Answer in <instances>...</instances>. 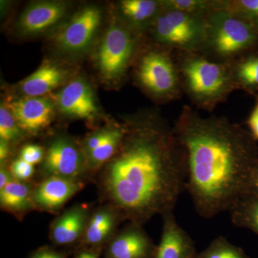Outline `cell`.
Instances as JSON below:
<instances>
[{"label":"cell","instance_id":"36","mask_svg":"<svg viewBox=\"0 0 258 258\" xmlns=\"http://www.w3.org/2000/svg\"><path fill=\"white\" fill-rule=\"evenodd\" d=\"M252 196L258 198V165L254 171L252 179Z\"/></svg>","mask_w":258,"mask_h":258},{"label":"cell","instance_id":"2","mask_svg":"<svg viewBox=\"0 0 258 258\" xmlns=\"http://www.w3.org/2000/svg\"><path fill=\"white\" fill-rule=\"evenodd\" d=\"M174 129L186 153V189L200 216L230 212L252 196L258 146L249 131L225 117L202 116L186 106Z\"/></svg>","mask_w":258,"mask_h":258},{"label":"cell","instance_id":"10","mask_svg":"<svg viewBox=\"0 0 258 258\" xmlns=\"http://www.w3.org/2000/svg\"><path fill=\"white\" fill-rule=\"evenodd\" d=\"M157 245L142 225L130 224L105 247V258H154Z\"/></svg>","mask_w":258,"mask_h":258},{"label":"cell","instance_id":"23","mask_svg":"<svg viewBox=\"0 0 258 258\" xmlns=\"http://www.w3.org/2000/svg\"><path fill=\"white\" fill-rule=\"evenodd\" d=\"M196 258H250L238 246L231 243L225 237L219 236L206 249L197 254Z\"/></svg>","mask_w":258,"mask_h":258},{"label":"cell","instance_id":"12","mask_svg":"<svg viewBox=\"0 0 258 258\" xmlns=\"http://www.w3.org/2000/svg\"><path fill=\"white\" fill-rule=\"evenodd\" d=\"M161 217L162 232L154 258H196L195 242L179 225L173 212Z\"/></svg>","mask_w":258,"mask_h":258},{"label":"cell","instance_id":"21","mask_svg":"<svg viewBox=\"0 0 258 258\" xmlns=\"http://www.w3.org/2000/svg\"><path fill=\"white\" fill-rule=\"evenodd\" d=\"M124 135V129L112 128L106 140L97 149L86 155L89 171L99 170L115 155Z\"/></svg>","mask_w":258,"mask_h":258},{"label":"cell","instance_id":"24","mask_svg":"<svg viewBox=\"0 0 258 258\" xmlns=\"http://www.w3.org/2000/svg\"><path fill=\"white\" fill-rule=\"evenodd\" d=\"M164 8L205 18L220 7V1L204 0H169L163 2Z\"/></svg>","mask_w":258,"mask_h":258},{"label":"cell","instance_id":"30","mask_svg":"<svg viewBox=\"0 0 258 258\" xmlns=\"http://www.w3.org/2000/svg\"><path fill=\"white\" fill-rule=\"evenodd\" d=\"M110 129L111 128L103 129V130L96 132L88 137L84 146V153L86 154V157L87 154L97 149L106 140L108 134H109Z\"/></svg>","mask_w":258,"mask_h":258},{"label":"cell","instance_id":"7","mask_svg":"<svg viewBox=\"0 0 258 258\" xmlns=\"http://www.w3.org/2000/svg\"><path fill=\"white\" fill-rule=\"evenodd\" d=\"M88 171L86 155L72 141L60 137L51 142L42 161L45 178L57 176L83 181Z\"/></svg>","mask_w":258,"mask_h":258},{"label":"cell","instance_id":"8","mask_svg":"<svg viewBox=\"0 0 258 258\" xmlns=\"http://www.w3.org/2000/svg\"><path fill=\"white\" fill-rule=\"evenodd\" d=\"M135 42L124 28L113 25L108 29L98 53V64L107 80L118 79L124 74L132 58Z\"/></svg>","mask_w":258,"mask_h":258},{"label":"cell","instance_id":"25","mask_svg":"<svg viewBox=\"0 0 258 258\" xmlns=\"http://www.w3.org/2000/svg\"><path fill=\"white\" fill-rule=\"evenodd\" d=\"M122 13L136 23L152 18L158 9V3L152 0H124L120 3Z\"/></svg>","mask_w":258,"mask_h":258},{"label":"cell","instance_id":"5","mask_svg":"<svg viewBox=\"0 0 258 258\" xmlns=\"http://www.w3.org/2000/svg\"><path fill=\"white\" fill-rule=\"evenodd\" d=\"M205 18L164 8L156 18L154 34L158 42L179 50L202 47L205 39Z\"/></svg>","mask_w":258,"mask_h":258},{"label":"cell","instance_id":"16","mask_svg":"<svg viewBox=\"0 0 258 258\" xmlns=\"http://www.w3.org/2000/svg\"><path fill=\"white\" fill-rule=\"evenodd\" d=\"M57 106L64 114L92 119L98 112L92 90L81 79L71 81L57 93Z\"/></svg>","mask_w":258,"mask_h":258},{"label":"cell","instance_id":"3","mask_svg":"<svg viewBox=\"0 0 258 258\" xmlns=\"http://www.w3.org/2000/svg\"><path fill=\"white\" fill-rule=\"evenodd\" d=\"M186 92L195 104L211 110L237 89L232 64L186 51L178 66Z\"/></svg>","mask_w":258,"mask_h":258},{"label":"cell","instance_id":"9","mask_svg":"<svg viewBox=\"0 0 258 258\" xmlns=\"http://www.w3.org/2000/svg\"><path fill=\"white\" fill-rule=\"evenodd\" d=\"M101 22V13L98 8H83L57 32L56 45L64 52L85 50L92 41Z\"/></svg>","mask_w":258,"mask_h":258},{"label":"cell","instance_id":"29","mask_svg":"<svg viewBox=\"0 0 258 258\" xmlns=\"http://www.w3.org/2000/svg\"><path fill=\"white\" fill-rule=\"evenodd\" d=\"M45 155V152L41 147L35 144H28L22 149L20 158L34 166L42 162Z\"/></svg>","mask_w":258,"mask_h":258},{"label":"cell","instance_id":"32","mask_svg":"<svg viewBox=\"0 0 258 258\" xmlns=\"http://www.w3.org/2000/svg\"><path fill=\"white\" fill-rule=\"evenodd\" d=\"M30 258H66V254L49 247H42L32 252Z\"/></svg>","mask_w":258,"mask_h":258},{"label":"cell","instance_id":"6","mask_svg":"<svg viewBox=\"0 0 258 258\" xmlns=\"http://www.w3.org/2000/svg\"><path fill=\"white\" fill-rule=\"evenodd\" d=\"M138 77L141 84L156 96L176 98L179 95V69L164 52L145 54L139 64Z\"/></svg>","mask_w":258,"mask_h":258},{"label":"cell","instance_id":"19","mask_svg":"<svg viewBox=\"0 0 258 258\" xmlns=\"http://www.w3.org/2000/svg\"><path fill=\"white\" fill-rule=\"evenodd\" d=\"M63 79L58 68L50 63H43L22 84V91L29 97H40L57 87Z\"/></svg>","mask_w":258,"mask_h":258},{"label":"cell","instance_id":"1","mask_svg":"<svg viewBox=\"0 0 258 258\" xmlns=\"http://www.w3.org/2000/svg\"><path fill=\"white\" fill-rule=\"evenodd\" d=\"M101 198L122 220L143 225L173 212L186 189L184 147L174 128L148 122L125 130L115 155L98 170Z\"/></svg>","mask_w":258,"mask_h":258},{"label":"cell","instance_id":"15","mask_svg":"<svg viewBox=\"0 0 258 258\" xmlns=\"http://www.w3.org/2000/svg\"><path fill=\"white\" fill-rule=\"evenodd\" d=\"M91 213L89 206L84 204L68 209L51 225L50 237L52 242L60 247L81 244Z\"/></svg>","mask_w":258,"mask_h":258},{"label":"cell","instance_id":"17","mask_svg":"<svg viewBox=\"0 0 258 258\" xmlns=\"http://www.w3.org/2000/svg\"><path fill=\"white\" fill-rule=\"evenodd\" d=\"M66 5L57 2H42L32 5L22 15L19 27L26 34L44 31L57 23L66 13Z\"/></svg>","mask_w":258,"mask_h":258},{"label":"cell","instance_id":"35","mask_svg":"<svg viewBox=\"0 0 258 258\" xmlns=\"http://www.w3.org/2000/svg\"><path fill=\"white\" fill-rule=\"evenodd\" d=\"M10 154L9 144L1 140L0 142V161L2 163L4 162L5 159L8 158Z\"/></svg>","mask_w":258,"mask_h":258},{"label":"cell","instance_id":"26","mask_svg":"<svg viewBox=\"0 0 258 258\" xmlns=\"http://www.w3.org/2000/svg\"><path fill=\"white\" fill-rule=\"evenodd\" d=\"M23 131L14 115L5 107H0V138L7 143H15L21 138Z\"/></svg>","mask_w":258,"mask_h":258},{"label":"cell","instance_id":"28","mask_svg":"<svg viewBox=\"0 0 258 258\" xmlns=\"http://www.w3.org/2000/svg\"><path fill=\"white\" fill-rule=\"evenodd\" d=\"M10 169L15 179L20 181H28L35 173L34 166L20 158L12 163Z\"/></svg>","mask_w":258,"mask_h":258},{"label":"cell","instance_id":"14","mask_svg":"<svg viewBox=\"0 0 258 258\" xmlns=\"http://www.w3.org/2000/svg\"><path fill=\"white\" fill-rule=\"evenodd\" d=\"M121 217L108 205L98 207L91 212L81 242V248L103 250L117 233Z\"/></svg>","mask_w":258,"mask_h":258},{"label":"cell","instance_id":"20","mask_svg":"<svg viewBox=\"0 0 258 258\" xmlns=\"http://www.w3.org/2000/svg\"><path fill=\"white\" fill-rule=\"evenodd\" d=\"M232 70L237 89L254 96L258 91V49L237 58Z\"/></svg>","mask_w":258,"mask_h":258},{"label":"cell","instance_id":"18","mask_svg":"<svg viewBox=\"0 0 258 258\" xmlns=\"http://www.w3.org/2000/svg\"><path fill=\"white\" fill-rule=\"evenodd\" d=\"M34 188L26 181H12L0 189L2 210L21 218L27 212L35 210L32 199Z\"/></svg>","mask_w":258,"mask_h":258},{"label":"cell","instance_id":"31","mask_svg":"<svg viewBox=\"0 0 258 258\" xmlns=\"http://www.w3.org/2000/svg\"><path fill=\"white\" fill-rule=\"evenodd\" d=\"M255 103L253 108L249 113L247 120V125L249 128V133L256 141H258V96L254 95Z\"/></svg>","mask_w":258,"mask_h":258},{"label":"cell","instance_id":"11","mask_svg":"<svg viewBox=\"0 0 258 258\" xmlns=\"http://www.w3.org/2000/svg\"><path fill=\"white\" fill-rule=\"evenodd\" d=\"M10 111L23 132L35 134L50 125L53 117V105L41 97H25L11 102Z\"/></svg>","mask_w":258,"mask_h":258},{"label":"cell","instance_id":"22","mask_svg":"<svg viewBox=\"0 0 258 258\" xmlns=\"http://www.w3.org/2000/svg\"><path fill=\"white\" fill-rule=\"evenodd\" d=\"M232 223L248 229L258 236V198L251 196L242 200L230 212Z\"/></svg>","mask_w":258,"mask_h":258},{"label":"cell","instance_id":"13","mask_svg":"<svg viewBox=\"0 0 258 258\" xmlns=\"http://www.w3.org/2000/svg\"><path fill=\"white\" fill-rule=\"evenodd\" d=\"M83 187V181L49 176L34 188L35 209L48 212H56L64 206Z\"/></svg>","mask_w":258,"mask_h":258},{"label":"cell","instance_id":"27","mask_svg":"<svg viewBox=\"0 0 258 258\" xmlns=\"http://www.w3.org/2000/svg\"><path fill=\"white\" fill-rule=\"evenodd\" d=\"M223 6L258 28V0L223 2Z\"/></svg>","mask_w":258,"mask_h":258},{"label":"cell","instance_id":"4","mask_svg":"<svg viewBox=\"0 0 258 258\" xmlns=\"http://www.w3.org/2000/svg\"><path fill=\"white\" fill-rule=\"evenodd\" d=\"M203 46L220 59L239 58L258 49V28L226 9L223 2L207 15Z\"/></svg>","mask_w":258,"mask_h":258},{"label":"cell","instance_id":"34","mask_svg":"<svg viewBox=\"0 0 258 258\" xmlns=\"http://www.w3.org/2000/svg\"><path fill=\"white\" fill-rule=\"evenodd\" d=\"M101 252L100 249L81 248L74 258H100Z\"/></svg>","mask_w":258,"mask_h":258},{"label":"cell","instance_id":"33","mask_svg":"<svg viewBox=\"0 0 258 258\" xmlns=\"http://www.w3.org/2000/svg\"><path fill=\"white\" fill-rule=\"evenodd\" d=\"M16 180L12 174L10 169H7L5 166H1L0 169V189L4 188L6 185Z\"/></svg>","mask_w":258,"mask_h":258}]
</instances>
